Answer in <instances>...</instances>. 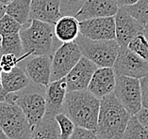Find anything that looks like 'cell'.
Listing matches in <instances>:
<instances>
[{
  "instance_id": "cell-13",
  "label": "cell",
  "mask_w": 148,
  "mask_h": 139,
  "mask_svg": "<svg viewBox=\"0 0 148 139\" xmlns=\"http://www.w3.org/2000/svg\"><path fill=\"white\" fill-rule=\"evenodd\" d=\"M52 55L33 56L26 64L25 72L31 83L46 87L51 82Z\"/></svg>"
},
{
  "instance_id": "cell-3",
  "label": "cell",
  "mask_w": 148,
  "mask_h": 139,
  "mask_svg": "<svg viewBox=\"0 0 148 139\" xmlns=\"http://www.w3.org/2000/svg\"><path fill=\"white\" fill-rule=\"evenodd\" d=\"M45 87L30 84L24 90L8 93L5 101L13 102L23 110L29 125L33 129L42 120L46 111Z\"/></svg>"
},
{
  "instance_id": "cell-6",
  "label": "cell",
  "mask_w": 148,
  "mask_h": 139,
  "mask_svg": "<svg viewBox=\"0 0 148 139\" xmlns=\"http://www.w3.org/2000/svg\"><path fill=\"white\" fill-rule=\"evenodd\" d=\"M0 127L9 139H28L32 131L23 110L8 101L0 102Z\"/></svg>"
},
{
  "instance_id": "cell-30",
  "label": "cell",
  "mask_w": 148,
  "mask_h": 139,
  "mask_svg": "<svg viewBox=\"0 0 148 139\" xmlns=\"http://www.w3.org/2000/svg\"><path fill=\"white\" fill-rule=\"evenodd\" d=\"M70 139H102L96 131L93 130H88L84 128L75 127V130L74 132L73 135Z\"/></svg>"
},
{
  "instance_id": "cell-24",
  "label": "cell",
  "mask_w": 148,
  "mask_h": 139,
  "mask_svg": "<svg viewBox=\"0 0 148 139\" xmlns=\"http://www.w3.org/2000/svg\"><path fill=\"white\" fill-rule=\"evenodd\" d=\"M123 8L143 26L148 23V0H139L135 4Z\"/></svg>"
},
{
  "instance_id": "cell-36",
  "label": "cell",
  "mask_w": 148,
  "mask_h": 139,
  "mask_svg": "<svg viewBox=\"0 0 148 139\" xmlns=\"http://www.w3.org/2000/svg\"><path fill=\"white\" fill-rule=\"evenodd\" d=\"M0 139H9V137L6 135V134L4 133V131L2 130L1 127H0Z\"/></svg>"
},
{
  "instance_id": "cell-37",
  "label": "cell",
  "mask_w": 148,
  "mask_h": 139,
  "mask_svg": "<svg viewBox=\"0 0 148 139\" xmlns=\"http://www.w3.org/2000/svg\"><path fill=\"white\" fill-rule=\"evenodd\" d=\"M143 35L145 36V38L148 40V23L144 26V28H143Z\"/></svg>"
},
{
  "instance_id": "cell-31",
  "label": "cell",
  "mask_w": 148,
  "mask_h": 139,
  "mask_svg": "<svg viewBox=\"0 0 148 139\" xmlns=\"http://www.w3.org/2000/svg\"><path fill=\"white\" fill-rule=\"evenodd\" d=\"M142 87V102L143 107L148 108V74L140 79Z\"/></svg>"
},
{
  "instance_id": "cell-28",
  "label": "cell",
  "mask_w": 148,
  "mask_h": 139,
  "mask_svg": "<svg viewBox=\"0 0 148 139\" xmlns=\"http://www.w3.org/2000/svg\"><path fill=\"white\" fill-rule=\"evenodd\" d=\"M29 55L24 54L21 56H17L13 54H3L0 55V68L2 72H10L14 67L18 66L21 61L27 58Z\"/></svg>"
},
{
  "instance_id": "cell-29",
  "label": "cell",
  "mask_w": 148,
  "mask_h": 139,
  "mask_svg": "<svg viewBox=\"0 0 148 139\" xmlns=\"http://www.w3.org/2000/svg\"><path fill=\"white\" fill-rule=\"evenodd\" d=\"M87 0H60L62 16H75Z\"/></svg>"
},
{
  "instance_id": "cell-25",
  "label": "cell",
  "mask_w": 148,
  "mask_h": 139,
  "mask_svg": "<svg viewBox=\"0 0 148 139\" xmlns=\"http://www.w3.org/2000/svg\"><path fill=\"white\" fill-rule=\"evenodd\" d=\"M60 129V139H70L75 130V123L64 112L55 117Z\"/></svg>"
},
{
  "instance_id": "cell-18",
  "label": "cell",
  "mask_w": 148,
  "mask_h": 139,
  "mask_svg": "<svg viewBox=\"0 0 148 139\" xmlns=\"http://www.w3.org/2000/svg\"><path fill=\"white\" fill-rule=\"evenodd\" d=\"M1 81L3 91L6 95L22 90L31 84L27 73L19 66L14 67L10 72H2Z\"/></svg>"
},
{
  "instance_id": "cell-33",
  "label": "cell",
  "mask_w": 148,
  "mask_h": 139,
  "mask_svg": "<svg viewBox=\"0 0 148 139\" xmlns=\"http://www.w3.org/2000/svg\"><path fill=\"white\" fill-rule=\"evenodd\" d=\"M138 1H139V0H116L119 8H123V7L133 5V4H135V3L138 2Z\"/></svg>"
},
{
  "instance_id": "cell-23",
  "label": "cell",
  "mask_w": 148,
  "mask_h": 139,
  "mask_svg": "<svg viewBox=\"0 0 148 139\" xmlns=\"http://www.w3.org/2000/svg\"><path fill=\"white\" fill-rule=\"evenodd\" d=\"M122 139H148V130L136 116H131Z\"/></svg>"
},
{
  "instance_id": "cell-17",
  "label": "cell",
  "mask_w": 148,
  "mask_h": 139,
  "mask_svg": "<svg viewBox=\"0 0 148 139\" xmlns=\"http://www.w3.org/2000/svg\"><path fill=\"white\" fill-rule=\"evenodd\" d=\"M61 16L60 0H31L30 20L35 19L55 24Z\"/></svg>"
},
{
  "instance_id": "cell-12",
  "label": "cell",
  "mask_w": 148,
  "mask_h": 139,
  "mask_svg": "<svg viewBox=\"0 0 148 139\" xmlns=\"http://www.w3.org/2000/svg\"><path fill=\"white\" fill-rule=\"evenodd\" d=\"M97 67L95 63L82 56L79 61L65 76L67 91L87 90Z\"/></svg>"
},
{
  "instance_id": "cell-7",
  "label": "cell",
  "mask_w": 148,
  "mask_h": 139,
  "mask_svg": "<svg viewBox=\"0 0 148 139\" xmlns=\"http://www.w3.org/2000/svg\"><path fill=\"white\" fill-rule=\"evenodd\" d=\"M113 93L131 116H135L143 108L142 87L138 78L116 74Z\"/></svg>"
},
{
  "instance_id": "cell-26",
  "label": "cell",
  "mask_w": 148,
  "mask_h": 139,
  "mask_svg": "<svg viewBox=\"0 0 148 139\" xmlns=\"http://www.w3.org/2000/svg\"><path fill=\"white\" fill-rule=\"evenodd\" d=\"M22 26H23L19 22H17L9 14L5 13L0 19V36H9L19 33Z\"/></svg>"
},
{
  "instance_id": "cell-15",
  "label": "cell",
  "mask_w": 148,
  "mask_h": 139,
  "mask_svg": "<svg viewBox=\"0 0 148 139\" xmlns=\"http://www.w3.org/2000/svg\"><path fill=\"white\" fill-rule=\"evenodd\" d=\"M116 73L112 67L97 68L93 73L87 90L98 99L113 93Z\"/></svg>"
},
{
  "instance_id": "cell-9",
  "label": "cell",
  "mask_w": 148,
  "mask_h": 139,
  "mask_svg": "<svg viewBox=\"0 0 148 139\" xmlns=\"http://www.w3.org/2000/svg\"><path fill=\"white\" fill-rule=\"evenodd\" d=\"M112 68L116 74L138 79L148 74V61L131 51L127 46L120 48Z\"/></svg>"
},
{
  "instance_id": "cell-21",
  "label": "cell",
  "mask_w": 148,
  "mask_h": 139,
  "mask_svg": "<svg viewBox=\"0 0 148 139\" xmlns=\"http://www.w3.org/2000/svg\"><path fill=\"white\" fill-rule=\"evenodd\" d=\"M30 5L31 0H12L6 5V13L24 26L29 20Z\"/></svg>"
},
{
  "instance_id": "cell-16",
  "label": "cell",
  "mask_w": 148,
  "mask_h": 139,
  "mask_svg": "<svg viewBox=\"0 0 148 139\" xmlns=\"http://www.w3.org/2000/svg\"><path fill=\"white\" fill-rule=\"evenodd\" d=\"M119 9L116 0H87L75 17L83 21L95 17L115 16Z\"/></svg>"
},
{
  "instance_id": "cell-8",
  "label": "cell",
  "mask_w": 148,
  "mask_h": 139,
  "mask_svg": "<svg viewBox=\"0 0 148 139\" xmlns=\"http://www.w3.org/2000/svg\"><path fill=\"white\" fill-rule=\"evenodd\" d=\"M81 58V50L77 42H63L52 55L51 81L65 77Z\"/></svg>"
},
{
  "instance_id": "cell-22",
  "label": "cell",
  "mask_w": 148,
  "mask_h": 139,
  "mask_svg": "<svg viewBox=\"0 0 148 139\" xmlns=\"http://www.w3.org/2000/svg\"><path fill=\"white\" fill-rule=\"evenodd\" d=\"M3 54H13L17 56L24 55L22 40L19 33L0 38V55Z\"/></svg>"
},
{
  "instance_id": "cell-5",
  "label": "cell",
  "mask_w": 148,
  "mask_h": 139,
  "mask_svg": "<svg viewBox=\"0 0 148 139\" xmlns=\"http://www.w3.org/2000/svg\"><path fill=\"white\" fill-rule=\"evenodd\" d=\"M82 56L98 68L113 67L121 46L116 40H91L81 34L75 39Z\"/></svg>"
},
{
  "instance_id": "cell-10",
  "label": "cell",
  "mask_w": 148,
  "mask_h": 139,
  "mask_svg": "<svg viewBox=\"0 0 148 139\" xmlns=\"http://www.w3.org/2000/svg\"><path fill=\"white\" fill-rule=\"evenodd\" d=\"M79 32L91 40H115L114 16L79 21Z\"/></svg>"
},
{
  "instance_id": "cell-34",
  "label": "cell",
  "mask_w": 148,
  "mask_h": 139,
  "mask_svg": "<svg viewBox=\"0 0 148 139\" xmlns=\"http://www.w3.org/2000/svg\"><path fill=\"white\" fill-rule=\"evenodd\" d=\"M1 73H2V70H1V68H0V102L5 101V98H6V94H4V91H3L2 81H1Z\"/></svg>"
},
{
  "instance_id": "cell-1",
  "label": "cell",
  "mask_w": 148,
  "mask_h": 139,
  "mask_svg": "<svg viewBox=\"0 0 148 139\" xmlns=\"http://www.w3.org/2000/svg\"><path fill=\"white\" fill-rule=\"evenodd\" d=\"M100 99L88 90L67 92L63 112L77 127L96 131Z\"/></svg>"
},
{
  "instance_id": "cell-2",
  "label": "cell",
  "mask_w": 148,
  "mask_h": 139,
  "mask_svg": "<svg viewBox=\"0 0 148 139\" xmlns=\"http://www.w3.org/2000/svg\"><path fill=\"white\" fill-rule=\"evenodd\" d=\"M131 115L114 93L100 99L96 133L102 139H122Z\"/></svg>"
},
{
  "instance_id": "cell-35",
  "label": "cell",
  "mask_w": 148,
  "mask_h": 139,
  "mask_svg": "<svg viewBox=\"0 0 148 139\" xmlns=\"http://www.w3.org/2000/svg\"><path fill=\"white\" fill-rule=\"evenodd\" d=\"M5 13H6V5L0 3V19L2 18V16L4 15ZM0 38H1V36H0Z\"/></svg>"
},
{
  "instance_id": "cell-38",
  "label": "cell",
  "mask_w": 148,
  "mask_h": 139,
  "mask_svg": "<svg viewBox=\"0 0 148 139\" xmlns=\"http://www.w3.org/2000/svg\"><path fill=\"white\" fill-rule=\"evenodd\" d=\"M10 1H12V0H0V3H2V4H4V5H8Z\"/></svg>"
},
{
  "instance_id": "cell-14",
  "label": "cell",
  "mask_w": 148,
  "mask_h": 139,
  "mask_svg": "<svg viewBox=\"0 0 148 139\" xmlns=\"http://www.w3.org/2000/svg\"><path fill=\"white\" fill-rule=\"evenodd\" d=\"M67 92L65 77L59 80L51 81L48 85H46L45 90L46 111L45 116L55 117L58 114L63 112L64 102H65Z\"/></svg>"
},
{
  "instance_id": "cell-27",
  "label": "cell",
  "mask_w": 148,
  "mask_h": 139,
  "mask_svg": "<svg viewBox=\"0 0 148 139\" xmlns=\"http://www.w3.org/2000/svg\"><path fill=\"white\" fill-rule=\"evenodd\" d=\"M127 47L140 56V58L148 61V40L143 35V33L136 36L129 42Z\"/></svg>"
},
{
  "instance_id": "cell-32",
  "label": "cell",
  "mask_w": 148,
  "mask_h": 139,
  "mask_svg": "<svg viewBox=\"0 0 148 139\" xmlns=\"http://www.w3.org/2000/svg\"><path fill=\"white\" fill-rule=\"evenodd\" d=\"M135 116L140 122L148 130V108L143 107Z\"/></svg>"
},
{
  "instance_id": "cell-19",
  "label": "cell",
  "mask_w": 148,
  "mask_h": 139,
  "mask_svg": "<svg viewBox=\"0 0 148 139\" xmlns=\"http://www.w3.org/2000/svg\"><path fill=\"white\" fill-rule=\"evenodd\" d=\"M54 33L61 42L75 41L80 34L79 21L75 16H61L54 24Z\"/></svg>"
},
{
  "instance_id": "cell-11",
  "label": "cell",
  "mask_w": 148,
  "mask_h": 139,
  "mask_svg": "<svg viewBox=\"0 0 148 139\" xmlns=\"http://www.w3.org/2000/svg\"><path fill=\"white\" fill-rule=\"evenodd\" d=\"M115 40L121 47H125L136 36L143 33L144 26L132 17L124 8L115 14Z\"/></svg>"
},
{
  "instance_id": "cell-4",
  "label": "cell",
  "mask_w": 148,
  "mask_h": 139,
  "mask_svg": "<svg viewBox=\"0 0 148 139\" xmlns=\"http://www.w3.org/2000/svg\"><path fill=\"white\" fill-rule=\"evenodd\" d=\"M23 53L31 56L51 55L55 33L54 24L39 20H30L27 28L20 32Z\"/></svg>"
},
{
  "instance_id": "cell-20",
  "label": "cell",
  "mask_w": 148,
  "mask_h": 139,
  "mask_svg": "<svg viewBox=\"0 0 148 139\" xmlns=\"http://www.w3.org/2000/svg\"><path fill=\"white\" fill-rule=\"evenodd\" d=\"M28 139H60V129L55 117L45 116L41 122L32 129Z\"/></svg>"
}]
</instances>
